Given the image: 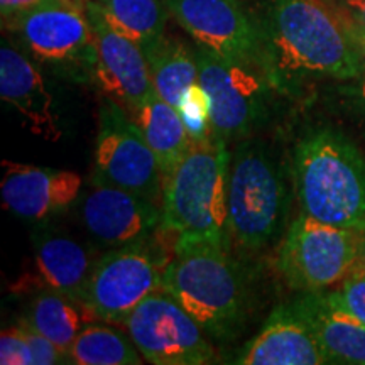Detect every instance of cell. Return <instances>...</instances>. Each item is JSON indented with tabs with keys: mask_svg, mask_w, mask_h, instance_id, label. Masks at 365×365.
Listing matches in <instances>:
<instances>
[{
	"mask_svg": "<svg viewBox=\"0 0 365 365\" xmlns=\"http://www.w3.org/2000/svg\"><path fill=\"white\" fill-rule=\"evenodd\" d=\"M257 19L264 75L281 93H291L312 78L352 80L364 70L325 0H262Z\"/></svg>",
	"mask_w": 365,
	"mask_h": 365,
	"instance_id": "cell-1",
	"label": "cell"
},
{
	"mask_svg": "<svg viewBox=\"0 0 365 365\" xmlns=\"http://www.w3.org/2000/svg\"><path fill=\"white\" fill-rule=\"evenodd\" d=\"M163 271L161 289L193 317L207 335L230 340L245 325L247 287L240 267L223 245L212 242L175 244Z\"/></svg>",
	"mask_w": 365,
	"mask_h": 365,
	"instance_id": "cell-2",
	"label": "cell"
},
{
	"mask_svg": "<svg viewBox=\"0 0 365 365\" xmlns=\"http://www.w3.org/2000/svg\"><path fill=\"white\" fill-rule=\"evenodd\" d=\"M296 193L303 213L349 230H365V158L333 129L308 134L294 153Z\"/></svg>",
	"mask_w": 365,
	"mask_h": 365,
	"instance_id": "cell-3",
	"label": "cell"
},
{
	"mask_svg": "<svg viewBox=\"0 0 365 365\" xmlns=\"http://www.w3.org/2000/svg\"><path fill=\"white\" fill-rule=\"evenodd\" d=\"M232 156L227 140L193 144L164 180L161 228L175 244L212 242L225 247Z\"/></svg>",
	"mask_w": 365,
	"mask_h": 365,
	"instance_id": "cell-4",
	"label": "cell"
},
{
	"mask_svg": "<svg viewBox=\"0 0 365 365\" xmlns=\"http://www.w3.org/2000/svg\"><path fill=\"white\" fill-rule=\"evenodd\" d=\"M287 212L282 166L264 139H240L230 161L228 235L245 250H262L281 235Z\"/></svg>",
	"mask_w": 365,
	"mask_h": 365,
	"instance_id": "cell-5",
	"label": "cell"
},
{
	"mask_svg": "<svg viewBox=\"0 0 365 365\" xmlns=\"http://www.w3.org/2000/svg\"><path fill=\"white\" fill-rule=\"evenodd\" d=\"M85 6L78 0H48L2 24L36 63L76 81L95 80L97 44Z\"/></svg>",
	"mask_w": 365,
	"mask_h": 365,
	"instance_id": "cell-6",
	"label": "cell"
},
{
	"mask_svg": "<svg viewBox=\"0 0 365 365\" xmlns=\"http://www.w3.org/2000/svg\"><path fill=\"white\" fill-rule=\"evenodd\" d=\"M198 83L207 93L213 137L245 139L269 115L271 83L261 70L240 65L203 46H195Z\"/></svg>",
	"mask_w": 365,
	"mask_h": 365,
	"instance_id": "cell-7",
	"label": "cell"
},
{
	"mask_svg": "<svg viewBox=\"0 0 365 365\" xmlns=\"http://www.w3.org/2000/svg\"><path fill=\"white\" fill-rule=\"evenodd\" d=\"M360 232L318 222L301 213L287 228L277 269L294 289L319 293L344 279L357 262Z\"/></svg>",
	"mask_w": 365,
	"mask_h": 365,
	"instance_id": "cell-8",
	"label": "cell"
},
{
	"mask_svg": "<svg viewBox=\"0 0 365 365\" xmlns=\"http://www.w3.org/2000/svg\"><path fill=\"white\" fill-rule=\"evenodd\" d=\"M91 182L134 191L153 202L163 198L164 178L156 154L137 122L113 97L100 105Z\"/></svg>",
	"mask_w": 365,
	"mask_h": 365,
	"instance_id": "cell-9",
	"label": "cell"
},
{
	"mask_svg": "<svg viewBox=\"0 0 365 365\" xmlns=\"http://www.w3.org/2000/svg\"><path fill=\"white\" fill-rule=\"evenodd\" d=\"M139 352L154 365H205L215 362L207 331L170 293H150L124 319Z\"/></svg>",
	"mask_w": 365,
	"mask_h": 365,
	"instance_id": "cell-10",
	"label": "cell"
},
{
	"mask_svg": "<svg viewBox=\"0 0 365 365\" xmlns=\"http://www.w3.org/2000/svg\"><path fill=\"white\" fill-rule=\"evenodd\" d=\"M168 261L148 242L115 247L95 262L83 303L97 318L124 323L150 293L161 287Z\"/></svg>",
	"mask_w": 365,
	"mask_h": 365,
	"instance_id": "cell-11",
	"label": "cell"
},
{
	"mask_svg": "<svg viewBox=\"0 0 365 365\" xmlns=\"http://www.w3.org/2000/svg\"><path fill=\"white\" fill-rule=\"evenodd\" d=\"M170 9L173 19L196 44L264 73L257 14L242 0H170Z\"/></svg>",
	"mask_w": 365,
	"mask_h": 365,
	"instance_id": "cell-12",
	"label": "cell"
},
{
	"mask_svg": "<svg viewBox=\"0 0 365 365\" xmlns=\"http://www.w3.org/2000/svg\"><path fill=\"white\" fill-rule=\"evenodd\" d=\"M86 14L97 44L95 80L118 102L137 110L156 95L144 49L105 19L95 0H86Z\"/></svg>",
	"mask_w": 365,
	"mask_h": 365,
	"instance_id": "cell-13",
	"label": "cell"
},
{
	"mask_svg": "<svg viewBox=\"0 0 365 365\" xmlns=\"http://www.w3.org/2000/svg\"><path fill=\"white\" fill-rule=\"evenodd\" d=\"M80 217L90 235L110 247L148 242L163 222L158 202L134 191L93 182L81 200Z\"/></svg>",
	"mask_w": 365,
	"mask_h": 365,
	"instance_id": "cell-14",
	"label": "cell"
},
{
	"mask_svg": "<svg viewBox=\"0 0 365 365\" xmlns=\"http://www.w3.org/2000/svg\"><path fill=\"white\" fill-rule=\"evenodd\" d=\"M2 166L4 207L24 220L41 222L58 215L80 195L81 178L73 171L12 161H2Z\"/></svg>",
	"mask_w": 365,
	"mask_h": 365,
	"instance_id": "cell-15",
	"label": "cell"
},
{
	"mask_svg": "<svg viewBox=\"0 0 365 365\" xmlns=\"http://www.w3.org/2000/svg\"><path fill=\"white\" fill-rule=\"evenodd\" d=\"M0 97L21 113L34 134L56 143L61 137L58 117L39 68L33 58L6 38L0 46Z\"/></svg>",
	"mask_w": 365,
	"mask_h": 365,
	"instance_id": "cell-16",
	"label": "cell"
},
{
	"mask_svg": "<svg viewBox=\"0 0 365 365\" xmlns=\"http://www.w3.org/2000/svg\"><path fill=\"white\" fill-rule=\"evenodd\" d=\"M235 364L319 365L327 360L313 331L293 307H279L269 314L259 335L240 350Z\"/></svg>",
	"mask_w": 365,
	"mask_h": 365,
	"instance_id": "cell-17",
	"label": "cell"
},
{
	"mask_svg": "<svg viewBox=\"0 0 365 365\" xmlns=\"http://www.w3.org/2000/svg\"><path fill=\"white\" fill-rule=\"evenodd\" d=\"M291 307L313 331L327 364L365 365V325L333 304L327 293H307Z\"/></svg>",
	"mask_w": 365,
	"mask_h": 365,
	"instance_id": "cell-18",
	"label": "cell"
},
{
	"mask_svg": "<svg viewBox=\"0 0 365 365\" xmlns=\"http://www.w3.org/2000/svg\"><path fill=\"white\" fill-rule=\"evenodd\" d=\"M36 266L41 279L51 291L83 303L95 264L88 250L66 232L46 228L34 235Z\"/></svg>",
	"mask_w": 365,
	"mask_h": 365,
	"instance_id": "cell-19",
	"label": "cell"
},
{
	"mask_svg": "<svg viewBox=\"0 0 365 365\" xmlns=\"http://www.w3.org/2000/svg\"><path fill=\"white\" fill-rule=\"evenodd\" d=\"M134 120L156 154L166 180L193 145L180 112L156 93L134 110Z\"/></svg>",
	"mask_w": 365,
	"mask_h": 365,
	"instance_id": "cell-20",
	"label": "cell"
},
{
	"mask_svg": "<svg viewBox=\"0 0 365 365\" xmlns=\"http://www.w3.org/2000/svg\"><path fill=\"white\" fill-rule=\"evenodd\" d=\"M156 93L164 102L180 108L191 86L198 83V63L195 48L164 34L161 39L144 48Z\"/></svg>",
	"mask_w": 365,
	"mask_h": 365,
	"instance_id": "cell-21",
	"label": "cell"
},
{
	"mask_svg": "<svg viewBox=\"0 0 365 365\" xmlns=\"http://www.w3.org/2000/svg\"><path fill=\"white\" fill-rule=\"evenodd\" d=\"M91 318L97 317L85 303L49 289L36 296L24 322L70 355L71 345Z\"/></svg>",
	"mask_w": 365,
	"mask_h": 365,
	"instance_id": "cell-22",
	"label": "cell"
},
{
	"mask_svg": "<svg viewBox=\"0 0 365 365\" xmlns=\"http://www.w3.org/2000/svg\"><path fill=\"white\" fill-rule=\"evenodd\" d=\"M110 24L148 48L161 39L171 16L170 0H95Z\"/></svg>",
	"mask_w": 365,
	"mask_h": 365,
	"instance_id": "cell-23",
	"label": "cell"
},
{
	"mask_svg": "<svg viewBox=\"0 0 365 365\" xmlns=\"http://www.w3.org/2000/svg\"><path fill=\"white\" fill-rule=\"evenodd\" d=\"M70 362L78 365H139L143 354L130 336L115 328L88 323L70 349Z\"/></svg>",
	"mask_w": 365,
	"mask_h": 365,
	"instance_id": "cell-24",
	"label": "cell"
},
{
	"mask_svg": "<svg viewBox=\"0 0 365 365\" xmlns=\"http://www.w3.org/2000/svg\"><path fill=\"white\" fill-rule=\"evenodd\" d=\"M188 135L193 144H205L213 140L212 115H210V102L205 90L196 83L188 90L178 108Z\"/></svg>",
	"mask_w": 365,
	"mask_h": 365,
	"instance_id": "cell-25",
	"label": "cell"
},
{
	"mask_svg": "<svg viewBox=\"0 0 365 365\" xmlns=\"http://www.w3.org/2000/svg\"><path fill=\"white\" fill-rule=\"evenodd\" d=\"M333 304H336L350 317L365 325V272L355 267L339 282V287L327 293Z\"/></svg>",
	"mask_w": 365,
	"mask_h": 365,
	"instance_id": "cell-26",
	"label": "cell"
},
{
	"mask_svg": "<svg viewBox=\"0 0 365 365\" xmlns=\"http://www.w3.org/2000/svg\"><path fill=\"white\" fill-rule=\"evenodd\" d=\"M0 364L2 365H34L29 341L17 325L0 335Z\"/></svg>",
	"mask_w": 365,
	"mask_h": 365,
	"instance_id": "cell-27",
	"label": "cell"
},
{
	"mask_svg": "<svg viewBox=\"0 0 365 365\" xmlns=\"http://www.w3.org/2000/svg\"><path fill=\"white\" fill-rule=\"evenodd\" d=\"M327 4L333 9V12L336 14V17H339V21L341 22V26H344L349 39L352 41L355 51H357L360 61H362V65L365 68V26H362L360 22L355 21L349 12L344 11V9L333 6V4H330V2H327Z\"/></svg>",
	"mask_w": 365,
	"mask_h": 365,
	"instance_id": "cell-28",
	"label": "cell"
},
{
	"mask_svg": "<svg viewBox=\"0 0 365 365\" xmlns=\"http://www.w3.org/2000/svg\"><path fill=\"white\" fill-rule=\"evenodd\" d=\"M44 2H48V0H0L2 21H7L14 16H19L22 12L31 11V9L38 7Z\"/></svg>",
	"mask_w": 365,
	"mask_h": 365,
	"instance_id": "cell-29",
	"label": "cell"
},
{
	"mask_svg": "<svg viewBox=\"0 0 365 365\" xmlns=\"http://www.w3.org/2000/svg\"><path fill=\"white\" fill-rule=\"evenodd\" d=\"M325 2H330L333 6L344 9L355 21L365 26V0H325Z\"/></svg>",
	"mask_w": 365,
	"mask_h": 365,
	"instance_id": "cell-30",
	"label": "cell"
},
{
	"mask_svg": "<svg viewBox=\"0 0 365 365\" xmlns=\"http://www.w3.org/2000/svg\"><path fill=\"white\" fill-rule=\"evenodd\" d=\"M355 267H359L360 271L365 272V230L360 234L359 254H357V262H355Z\"/></svg>",
	"mask_w": 365,
	"mask_h": 365,
	"instance_id": "cell-31",
	"label": "cell"
},
{
	"mask_svg": "<svg viewBox=\"0 0 365 365\" xmlns=\"http://www.w3.org/2000/svg\"><path fill=\"white\" fill-rule=\"evenodd\" d=\"M362 97L365 100V80H364V83H362Z\"/></svg>",
	"mask_w": 365,
	"mask_h": 365,
	"instance_id": "cell-32",
	"label": "cell"
},
{
	"mask_svg": "<svg viewBox=\"0 0 365 365\" xmlns=\"http://www.w3.org/2000/svg\"><path fill=\"white\" fill-rule=\"evenodd\" d=\"M78 2H86V0H78Z\"/></svg>",
	"mask_w": 365,
	"mask_h": 365,
	"instance_id": "cell-33",
	"label": "cell"
}]
</instances>
